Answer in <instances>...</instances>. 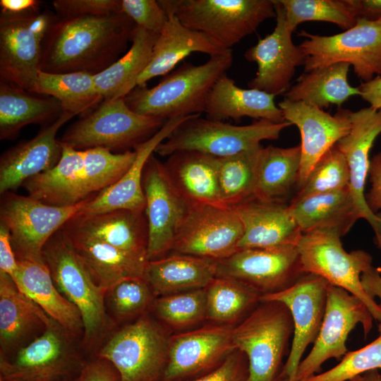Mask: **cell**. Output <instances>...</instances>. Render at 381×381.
Listing matches in <instances>:
<instances>
[{
    "label": "cell",
    "mask_w": 381,
    "mask_h": 381,
    "mask_svg": "<svg viewBox=\"0 0 381 381\" xmlns=\"http://www.w3.org/2000/svg\"><path fill=\"white\" fill-rule=\"evenodd\" d=\"M123 13L145 30L159 35L168 18L164 9L155 0H120Z\"/></svg>",
    "instance_id": "c3c4849f"
},
{
    "label": "cell",
    "mask_w": 381,
    "mask_h": 381,
    "mask_svg": "<svg viewBox=\"0 0 381 381\" xmlns=\"http://www.w3.org/2000/svg\"><path fill=\"white\" fill-rule=\"evenodd\" d=\"M145 214L148 228V261L172 250L176 235L190 206L170 181L164 164L154 153L147 160L143 174Z\"/></svg>",
    "instance_id": "2e32d148"
},
{
    "label": "cell",
    "mask_w": 381,
    "mask_h": 381,
    "mask_svg": "<svg viewBox=\"0 0 381 381\" xmlns=\"http://www.w3.org/2000/svg\"><path fill=\"white\" fill-rule=\"evenodd\" d=\"M349 381H361V375L357 376Z\"/></svg>",
    "instance_id": "be15d7a7"
},
{
    "label": "cell",
    "mask_w": 381,
    "mask_h": 381,
    "mask_svg": "<svg viewBox=\"0 0 381 381\" xmlns=\"http://www.w3.org/2000/svg\"><path fill=\"white\" fill-rule=\"evenodd\" d=\"M377 329L379 336L373 341L358 350L348 351L334 367L303 381H346L381 369V322Z\"/></svg>",
    "instance_id": "bcb514c9"
},
{
    "label": "cell",
    "mask_w": 381,
    "mask_h": 381,
    "mask_svg": "<svg viewBox=\"0 0 381 381\" xmlns=\"http://www.w3.org/2000/svg\"><path fill=\"white\" fill-rule=\"evenodd\" d=\"M350 174L345 157L335 144L318 161L303 187L292 200L349 187Z\"/></svg>",
    "instance_id": "ee69618b"
},
{
    "label": "cell",
    "mask_w": 381,
    "mask_h": 381,
    "mask_svg": "<svg viewBox=\"0 0 381 381\" xmlns=\"http://www.w3.org/2000/svg\"><path fill=\"white\" fill-rule=\"evenodd\" d=\"M272 1L276 12L274 30L246 50L244 56L258 66L255 76L248 83L249 88L277 96L289 90L296 67L304 65L307 56L292 41L284 7L279 0Z\"/></svg>",
    "instance_id": "ffe728a7"
},
{
    "label": "cell",
    "mask_w": 381,
    "mask_h": 381,
    "mask_svg": "<svg viewBox=\"0 0 381 381\" xmlns=\"http://www.w3.org/2000/svg\"><path fill=\"white\" fill-rule=\"evenodd\" d=\"M299 45L307 56L305 72L337 63H348L363 83L381 75V20L357 19L352 28L330 36L301 30Z\"/></svg>",
    "instance_id": "30bf717a"
},
{
    "label": "cell",
    "mask_w": 381,
    "mask_h": 381,
    "mask_svg": "<svg viewBox=\"0 0 381 381\" xmlns=\"http://www.w3.org/2000/svg\"><path fill=\"white\" fill-rule=\"evenodd\" d=\"M190 116L167 120L152 138L134 150L135 158L126 172L116 183L89 200L76 215L88 217L119 210L145 212L143 174L147 160L156 147Z\"/></svg>",
    "instance_id": "cb8c5ba5"
},
{
    "label": "cell",
    "mask_w": 381,
    "mask_h": 381,
    "mask_svg": "<svg viewBox=\"0 0 381 381\" xmlns=\"http://www.w3.org/2000/svg\"><path fill=\"white\" fill-rule=\"evenodd\" d=\"M157 37L136 25L128 51L109 68L94 75L96 89L104 100L125 97L135 87L137 78L150 61Z\"/></svg>",
    "instance_id": "8d00e7d4"
},
{
    "label": "cell",
    "mask_w": 381,
    "mask_h": 381,
    "mask_svg": "<svg viewBox=\"0 0 381 381\" xmlns=\"http://www.w3.org/2000/svg\"><path fill=\"white\" fill-rule=\"evenodd\" d=\"M232 327L206 325L169 339L164 381L196 374L223 361L236 350Z\"/></svg>",
    "instance_id": "7402d4cb"
},
{
    "label": "cell",
    "mask_w": 381,
    "mask_h": 381,
    "mask_svg": "<svg viewBox=\"0 0 381 381\" xmlns=\"http://www.w3.org/2000/svg\"><path fill=\"white\" fill-rule=\"evenodd\" d=\"M155 308L159 318L172 327L192 326L206 318L205 289L162 296L156 301Z\"/></svg>",
    "instance_id": "f6af8a7d"
},
{
    "label": "cell",
    "mask_w": 381,
    "mask_h": 381,
    "mask_svg": "<svg viewBox=\"0 0 381 381\" xmlns=\"http://www.w3.org/2000/svg\"><path fill=\"white\" fill-rule=\"evenodd\" d=\"M167 13L201 32L222 49H231L268 18H275L272 0H159Z\"/></svg>",
    "instance_id": "277c9868"
},
{
    "label": "cell",
    "mask_w": 381,
    "mask_h": 381,
    "mask_svg": "<svg viewBox=\"0 0 381 381\" xmlns=\"http://www.w3.org/2000/svg\"><path fill=\"white\" fill-rule=\"evenodd\" d=\"M285 121L298 128L301 143L297 192L305 185L321 157L351 130V113L339 109L334 114L317 107L284 98L278 103Z\"/></svg>",
    "instance_id": "44dd1931"
},
{
    "label": "cell",
    "mask_w": 381,
    "mask_h": 381,
    "mask_svg": "<svg viewBox=\"0 0 381 381\" xmlns=\"http://www.w3.org/2000/svg\"><path fill=\"white\" fill-rule=\"evenodd\" d=\"M11 278L22 294L64 330L76 334L83 329L79 310L59 291L44 260H18V270Z\"/></svg>",
    "instance_id": "f546056e"
},
{
    "label": "cell",
    "mask_w": 381,
    "mask_h": 381,
    "mask_svg": "<svg viewBox=\"0 0 381 381\" xmlns=\"http://www.w3.org/2000/svg\"><path fill=\"white\" fill-rule=\"evenodd\" d=\"M169 339L147 318H141L123 327L99 352L111 363L121 381H155L166 366Z\"/></svg>",
    "instance_id": "5bb4252c"
},
{
    "label": "cell",
    "mask_w": 381,
    "mask_h": 381,
    "mask_svg": "<svg viewBox=\"0 0 381 381\" xmlns=\"http://www.w3.org/2000/svg\"><path fill=\"white\" fill-rule=\"evenodd\" d=\"M0 381H11V380H6L0 378ZM64 381H70V380H64Z\"/></svg>",
    "instance_id": "e7e4bbea"
},
{
    "label": "cell",
    "mask_w": 381,
    "mask_h": 381,
    "mask_svg": "<svg viewBox=\"0 0 381 381\" xmlns=\"http://www.w3.org/2000/svg\"><path fill=\"white\" fill-rule=\"evenodd\" d=\"M360 95L375 109H381V75L368 82L362 83L358 87Z\"/></svg>",
    "instance_id": "9f6ffc18"
},
{
    "label": "cell",
    "mask_w": 381,
    "mask_h": 381,
    "mask_svg": "<svg viewBox=\"0 0 381 381\" xmlns=\"http://www.w3.org/2000/svg\"><path fill=\"white\" fill-rule=\"evenodd\" d=\"M329 283L306 273L289 288L260 296L262 301H279L289 308L294 322L291 347L279 376L296 380V373L307 347L314 344L320 330L327 303Z\"/></svg>",
    "instance_id": "d6986e66"
},
{
    "label": "cell",
    "mask_w": 381,
    "mask_h": 381,
    "mask_svg": "<svg viewBox=\"0 0 381 381\" xmlns=\"http://www.w3.org/2000/svg\"><path fill=\"white\" fill-rule=\"evenodd\" d=\"M205 289L206 319L215 322H234L260 301L258 291L231 277L216 276Z\"/></svg>",
    "instance_id": "b9f144b4"
},
{
    "label": "cell",
    "mask_w": 381,
    "mask_h": 381,
    "mask_svg": "<svg viewBox=\"0 0 381 381\" xmlns=\"http://www.w3.org/2000/svg\"><path fill=\"white\" fill-rule=\"evenodd\" d=\"M368 175L371 187L365 198L368 208L375 214L381 210V152L370 159Z\"/></svg>",
    "instance_id": "f5cc1de1"
},
{
    "label": "cell",
    "mask_w": 381,
    "mask_h": 381,
    "mask_svg": "<svg viewBox=\"0 0 381 381\" xmlns=\"http://www.w3.org/2000/svg\"><path fill=\"white\" fill-rule=\"evenodd\" d=\"M232 62L231 49L210 56L202 64L185 62L155 86L135 87L124 97L126 103L139 114L165 120L200 115L210 90Z\"/></svg>",
    "instance_id": "3957f363"
},
{
    "label": "cell",
    "mask_w": 381,
    "mask_h": 381,
    "mask_svg": "<svg viewBox=\"0 0 381 381\" xmlns=\"http://www.w3.org/2000/svg\"><path fill=\"white\" fill-rule=\"evenodd\" d=\"M275 381H296V380H291L286 377L279 376Z\"/></svg>",
    "instance_id": "6125c7cd"
},
{
    "label": "cell",
    "mask_w": 381,
    "mask_h": 381,
    "mask_svg": "<svg viewBox=\"0 0 381 381\" xmlns=\"http://www.w3.org/2000/svg\"><path fill=\"white\" fill-rule=\"evenodd\" d=\"M357 19L381 20V0H346Z\"/></svg>",
    "instance_id": "11a10c76"
},
{
    "label": "cell",
    "mask_w": 381,
    "mask_h": 381,
    "mask_svg": "<svg viewBox=\"0 0 381 381\" xmlns=\"http://www.w3.org/2000/svg\"><path fill=\"white\" fill-rule=\"evenodd\" d=\"M216 276V260L179 253L148 261L145 274L153 293L162 296L205 289Z\"/></svg>",
    "instance_id": "e575fe53"
},
{
    "label": "cell",
    "mask_w": 381,
    "mask_h": 381,
    "mask_svg": "<svg viewBox=\"0 0 381 381\" xmlns=\"http://www.w3.org/2000/svg\"><path fill=\"white\" fill-rule=\"evenodd\" d=\"M42 255L59 291L79 310L86 342L105 327L107 290L94 279L63 228L47 242Z\"/></svg>",
    "instance_id": "9c48e42d"
},
{
    "label": "cell",
    "mask_w": 381,
    "mask_h": 381,
    "mask_svg": "<svg viewBox=\"0 0 381 381\" xmlns=\"http://www.w3.org/2000/svg\"><path fill=\"white\" fill-rule=\"evenodd\" d=\"M361 381H381V373L373 370L361 375Z\"/></svg>",
    "instance_id": "94428289"
},
{
    "label": "cell",
    "mask_w": 381,
    "mask_h": 381,
    "mask_svg": "<svg viewBox=\"0 0 381 381\" xmlns=\"http://www.w3.org/2000/svg\"><path fill=\"white\" fill-rule=\"evenodd\" d=\"M57 19L51 11L0 16V78L30 91L39 71L43 43Z\"/></svg>",
    "instance_id": "7c38bea8"
},
{
    "label": "cell",
    "mask_w": 381,
    "mask_h": 381,
    "mask_svg": "<svg viewBox=\"0 0 381 381\" xmlns=\"http://www.w3.org/2000/svg\"><path fill=\"white\" fill-rule=\"evenodd\" d=\"M262 147L218 158V184L223 205L233 208L254 198Z\"/></svg>",
    "instance_id": "60d3db41"
},
{
    "label": "cell",
    "mask_w": 381,
    "mask_h": 381,
    "mask_svg": "<svg viewBox=\"0 0 381 381\" xmlns=\"http://www.w3.org/2000/svg\"><path fill=\"white\" fill-rule=\"evenodd\" d=\"M242 224L233 208L207 205L190 207L175 238V253L219 260L238 250Z\"/></svg>",
    "instance_id": "ac0fdd59"
},
{
    "label": "cell",
    "mask_w": 381,
    "mask_h": 381,
    "mask_svg": "<svg viewBox=\"0 0 381 381\" xmlns=\"http://www.w3.org/2000/svg\"><path fill=\"white\" fill-rule=\"evenodd\" d=\"M167 13V20L155 42L150 61L137 78L135 87L146 86L148 80L168 74L193 52L211 56L226 50L204 34L184 26L174 14Z\"/></svg>",
    "instance_id": "1f68e13d"
},
{
    "label": "cell",
    "mask_w": 381,
    "mask_h": 381,
    "mask_svg": "<svg viewBox=\"0 0 381 381\" xmlns=\"http://www.w3.org/2000/svg\"><path fill=\"white\" fill-rule=\"evenodd\" d=\"M58 100L64 111L84 116L104 99L98 93L94 75L86 72L52 73L39 71L30 91Z\"/></svg>",
    "instance_id": "ab89813d"
},
{
    "label": "cell",
    "mask_w": 381,
    "mask_h": 381,
    "mask_svg": "<svg viewBox=\"0 0 381 381\" xmlns=\"http://www.w3.org/2000/svg\"><path fill=\"white\" fill-rule=\"evenodd\" d=\"M375 214V222L371 227L375 234V243L378 248L381 249V210Z\"/></svg>",
    "instance_id": "91938a15"
},
{
    "label": "cell",
    "mask_w": 381,
    "mask_h": 381,
    "mask_svg": "<svg viewBox=\"0 0 381 381\" xmlns=\"http://www.w3.org/2000/svg\"><path fill=\"white\" fill-rule=\"evenodd\" d=\"M152 294L145 278L131 277L110 287L105 298L115 315L128 318L143 311L150 303Z\"/></svg>",
    "instance_id": "7dc6e473"
},
{
    "label": "cell",
    "mask_w": 381,
    "mask_h": 381,
    "mask_svg": "<svg viewBox=\"0 0 381 381\" xmlns=\"http://www.w3.org/2000/svg\"><path fill=\"white\" fill-rule=\"evenodd\" d=\"M41 1L36 0H1V13L8 15H23L37 11Z\"/></svg>",
    "instance_id": "6f0895ef"
},
{
    "label": "cell",
    "mask_w": 381,
    "mask_h": 381,
    "mask_svg": "<svg viewBox=\"0 0 381 381\" xmlns=\"http://www.w3.org/2000/svg\"><path fill=\"white\" fill-rule=\"evenodd\" d=\"M61 144L52 169L27 180L28 195L59 207L77 205L116 183L133 164L135 150L115 153L102 147L83 150Z\"/></svg>",
    "instance_id": "7a4b0ae2"
},
{
    "label": "cell",
    "mask_w": 381,
    "mask_h": 381,
    "mask_svg": "<svg viewBox=\"0 0 381 381\" xmlns=\"http://www.w3.org/2000/svg\"><path fill=\"white\" fill-rule=\"evenodd\" d=\"M351 130L337 143L346 158L349 169V188L360 212L370 226L375 214L368 208L365 198V185L370 167V151L381 134V109L371 107L351 113Z\"/></svg>",
    "instance_id": "484cf974"
},
{
    "label": "cell",
    "mask_w": 381,
    "mask_h": 381,
    "mask_svg": "<svg viewBox=\"0 0 381 381\" xmlns=\"http://www.w3.org/2000/svg\"><path fill=\"white\" fill-rule=\"evenodd\" d=\"M167 121L133 111L124 97L107 99L70 126L59 140L79 150L102 147L125 152L152 138Z\"/></svg>",
    "instance_id": "5b68a950"
},
{
    "label": "cell",
    "mask_w": 381,
    "mask_h": 381,
    "mask_svg": "<svg viewBox=\"0 0 381 381\" xmlns=\"http://www.w3.org/2000/svg\"><path fill=\"white\" fill-rule=\"evenodd\" d=\"M90 199L59 207L14 192L1 195L0 224L10 232L17 260L44 261L42 250L47 242Z\"/></svg>",
    "instance_id": "8fae6325"
},
{
    "label": "cell",
    "mask_w": 381,
    "mask_h": 381,
    "mask_svg": "<svg viewBox=\"0 0 381 381\" xmlns=\"http://www.w3.org/2000/svg\"><path fill=\"white\" fill-rule=\"evenodd\" d=\"M163 163L172 185L190 207H225L218 184V158L195 151H179Z\"/></svg>",
    "instance_id": "83f0119b"
},
{
    "label": "cell",
    "mask_w": 381,
    "mask_h": 381,
    "mask_svg": "<svg viewBox=\"0 0 381 381\" xmlns=\"http://www.w3.org/2000/svg\"><path fill=\"white\" fill-rule=\"evenodd\" d=\"M75 115L64 111L34 138L4 151L0 158V194L13 192L28 180L54 167L62 147L59 130Z\"/></svg>",
    "instance_id": "603a6c76"
},
{
    "label": "cell",
    "mask_w": 381,
    "mask_h": 381,
    "mask_svg": "<svg viewBox=\"0 0 381 381\" xmlns=\"http://www.w3.org/2000/svg\"><path fill=\"white\" fill-rule=\"evenodd\" d=\"M60 325L43 333L11 357L1 356V378L11 381H72L85 363L71 349Z\"/></svg>",
    "instance_id": "9a60e30c"
},
{
    "label": "cell",
    "mask_w": 381,
    "mask_h": 381,
    "mask_svg": "<svg viewBox=\"0 0 381 381\" xmlns=\"http://www.w3.org/2000/svg\"><path fill=\"white\" fill-rule=\"evenodd\" d=\"M350 66L341 62L304 72L284 98L320 109L332 104L340 107L350 97L360 95L358 87L348 83Z\"/></svg>",
    "instance_id": "74e56055"
},
{
    "label": "cell",
    "mask_w": 381,
    "mask_h": 381,
    "mask_svg": "<svg viewBox=\"0 0 381 381\" xmlns=\"http://www.w3.org/2000/svg\"><path fill=\"white\" fill-rule=\"evenodd\" d=\"M246 356L234 350L211 373L192 381H248V365Z\"/></svg>",
    "instance_id": "f907efd6"
},
{
    "label": "cell",
    "mask_w": 381,
    "mask_h": 381,
    "mask_svg": "<svg viewBox=\"0 0 381 381\" xmlns=\"http://www.w3.org/2000/svg\"><path fill=\"white\" fill-rule=\"evenodd\" d=\"M52 4L58 18L102 16L122 13L120 0H55Z\"/></svg>",
    "instance_id": "681fc988"
},
{
    "label": "cell",
    "mask_w": 381,
    "mask_h": 381,
    "mask_svg": "<svg viewBox=\"0 0 381 381\" xmlns=\"http://www.w3.org/2000/svg\"><path fill=\"white\" fill-rule=\"evenodd\" d=\"M55 325L58 324L18 290L11 277L0 272V340L4 354L40 327Z\"/></svg>",
    "instance_id": "836d02e7"
},
{
    "label": "cell",
    "mask_w": 381,
    "mask_h": 381,
    "mask_svg": "<svg viewBox=\"0 0 381 381\" xmlns=\"http://www.w3.org/2000/svg\"><path fill=\"white\" fill-rule=\"evenodd\" d=\"M18 270V260L8 229L0 224V272L13 277Z\"/></svg>",
    "instance_id": "db71d44e"
},
{
    "label": "cell",
    "mask_w": 381,
    "mask_h": 381,
    "mask_svg": "<svg viewBox=\"0 0 381 381\" xmlns=\"http://www.w3.org/2000/svg\"><path fill=\"white\" fill-rule=\"evenodd\" d=\"M95 281L107 291L123 279L145 277L146 257L127 252L68 226L62 227Z\"/></svg>",
    "instance_id": "4316f807"
},
{
    "label": "cell",
    "mask_w": 381,
    "mask_h": 381,
    "mask_svg": "<svg viewBox=\"0 0 381 381\" xmlns=\"http://www.w3.org/2000/svg\"><path fill=\"white\" fill-rule=\"evenodd\" d=\"M289 207L302 234L332 231L342 237L361 219L349 187L292 200Z\"/></svg>",
    "instance_id": "4dcf8cb0"
},
{
    "label": "cell",
    "mask_w": 381,
    "mask_h": 381,
    "mask_svg": "<svg viewBox=\"0 0 381 381\" xmlns=\"http://www.w3.org/2000/svg\"><path fill=\"white\" fill-rule=\"evenodd\" d=\"M374 318L365 303L346 290L328 284L327 303L322 324L313 346L302 360L296 381H303L319 373L330 358L341 361L348 352L349 334L361 324L366 338L373 327Z\"/></svg>",
    "instance_id": "4fadbf2b"
},
{
    "label": "cell",
    "mask_w": 381,
    "mask_h": 381,
    "mask_svg": "<svg viewBox=\"0 0 381 381\" xmlns=\"http://www.w3.org/2000/svg\"><path fill=\"white\" fill-rule=\"evenodd\" d=\"M301 164L300 145L291 147H263L253 199L284 202L297 186Z\"/></svg>",
    "instance_id": "f35d334b"
},
{
    "label": "cell",
    "mask_w": 381,
    "mask_h": 381,
    "mask_svg": "<svg viewBox=\"0 0 381 381\" xmlns=\"http://www.w3.org/2000/svg\"><path fill=\"white\" fill-rule=\"evenodd\" d=\"M275 96L256 89L240 87L224 73L210 90L204 112L208 119L217 121H239L243 117H250L256 121L282 123L286 121L274 102Z\"/></svg>",
    "instance_id": "f1b7e54d"
},
{
    "label": "cell",
    "mask_w": 381,
    "mask_h": 381,
    "mask_svg": "<svg viewBox=\"0 0 381 381\" xmlns=\"http://www.w3.org/2000/svg\"><path fill=\"white\" fill-rule=\"evenodd\" d=\"M66 224L90 237L147 258L148 228L145 212L119 210L88 217L75 214Z\"/></svg>",
    "instance_id": "d6a6232c"
},
{
    "label": "cell",
    "mask_w": 381,
    "mask_h": 381,
    "mask_svg": "<svg viewBox=\"0 0 381 381\" xmlns=\"http://www.w3.org/2000/svg\"><path fill=\"white\" fill-rule=\"evenodd\" d=\"M294 329L285 304L262 301L232 327L235 349L248 360V381H274Z\"/></svg>",
    "instance_id": "52a82bcc"
},
{
    "label": "cell",
    "mask_w": 381,
    "mask_h": 381,
    "mask_svg": "<svg viewBox=\"0 0 381 381\" xmlns=\"http://www.w3.org/2000/svg\"><path fill=\"white\" fill-rule=\"evenodd\" d=\"M303 273L313 274L341 287L362 301L375 320L381 322V304L365 291L361 274L373 266L372 255L363 250L346 252L341 236L332 231L303 233L297 244Z\"/></svg>",
    "instance_id": "ba28073f"
},
{
    "label": "cell",
    "mask_w": 381,
    "mask_h": 381,
    "mask_svg": "<svg viewBox=\"0 0 381 381\" xmlns=\"http://www.w3.org/2000/svg\"><path fill=\"white\" fill-rule=\"evenodd\" d=\"M217 263V276L235 279L261 296L284 291L303 273L297 246L239 249Z\"/></svg>",
    "instance_id": "e0dca14e"
},
{
    "label": "cell",
    "mask_w": 381,
    "mask_h": 381,
    "mask_svg": "<svg viewBox=\"0 0 381 381\" xmlns=\"http://www.w3.org/2000/svg\"><path fill=\"white\" fill-rule=\"evenodd\" d=\"M361 281L369 296L373 299L377 297L381 301V268L373 265L361 274Z\"/></svg>",
    "instance_id": "680465c9"
},
{
    "label": "cell",
    "mask_w": 381,
    "mask_h": 381,
    "mask_svg": "<svg viewBox=\"0 0 381 381\" xmlns=\"http://www.w3.org/2000/svg\"><path fill=\"white\" fill-rule=\"evenodd\" d=\"M72 381H121L114 365L107 360H97L85 363L80 373Z\"/></svg>",
    "instance_id": "816d5d0a"
},
{
    "label": "cell",
    "mask_w": 381,
    "mask_h": 381,
    "mask_svg": "<svg viewBox=\"0 0 381 381\" xmlns=\"http://www.w3.org/2000/svg\"><path fill=\"white\" fill-rule=\"evenodd\" d=\"M292 124L257 120L249 125L236 126L223 121L193 115L183 121L155 149L168 157L179 151H195L217 158L229 157L261 146L265 140H277Z\"/></svg>",
    "instance_id": "8992f818"
},
{
    "label": "cell",
    "mask_w": 381,
    "mask_h": 381,
    "mask_svg": "<svg viewBox=\"0 0 381 381\" xmlns=\"http://www.w3.org/2000/svg\"><path fill=\"white\" fill-rule=\"evenodd\" d=\"M285 11L287 28L293 33L303 22L324 21L348 30L357 18L346 0H279Z\"/></svg>",
    "instance_id": "7bdbcfd3"
},
{
    "label": "cell",
    "mask_w": 381,
    "mask_h": 381,
    "mask_svg": "<svg viewBox=\"0 0 381 381\" xmlns=\"http://www.w3.org/2000/svg\"><path fill=\"white\" fill-rule=\"evenodd\" d=\"M381 268V267H380Z\"/></svg>",
    "instance_id": "03108f58"
},
{
    "label": "cell",
    "mask_w": 381,
    "mask_h": 381,
    "mask_svg": "<svg viewBox=\"0 0 381 381\" xmlns=\"http://www.w3.org/2000/svg\"><path fill=\"white\" fill-rule=\"evenodd\" d=\"M233 209L243 230L238 250L297 246L302 232L289 205L252 199Z\"/></svg>",
    "instance_id": "d4e9b609"
},
{
    "label": "cell",
    "mask_w": 381,
    "mask_h": 381,
    "mask_svg": "<svg viewBox=\"0 0 381 381\" xmlns=\"http://www.w3.org/2000/svg\"><path fill=\"white\" fill-rule=\"evenodd\" d=\"M135 27L123 13L57 18L44 40L40 71L99 73L124 54Z\"/></svg>",
    "instance_id": "6da1fadb"
},
{
    "label": "cell",
    "mask_w": 381,
    "mask_h": 381,
    "mask_svg": "<svg viewBox=\"0 0 381 381\" xmlns=\"http://www.w3.org/2000/svg\"><path fill=\"white\" fill-rule=\"evenodd\" d=\"M0 80V139L12 140L25 126L54 121L64 112L52 97H40Z\"/></svg>",
    "instance_id": "d590c367"
}]
</instances>
